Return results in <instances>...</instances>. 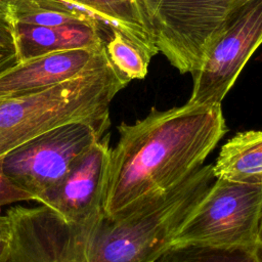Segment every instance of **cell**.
Instances as JSON below:
<instances>
[{"mask_svg": "<svg viewBox=\"0 0 262 262\" xmlns=\"http://www.w3.org/2000/svg\"><path fill=\"white\" fill-rule=\"evenodd\" d=\"M15 50L20 62L51 52L105 45L103 32L112 30L99 20L71 23L59 26H33L12 23Z\"/></svg>", "mask_w": 262, "mask_h": 262, "instance_id": "cell-10", "label": "cell"}, {"mask_svg": "<svg viewBox=\"0 0 262 262\" xmlns=\"http://www.w3.org/2000/svg\"><path fill=\"white\" fill-rule=\"evenodd\" d=\"M8 19L11 24L33 26H59L99 20L94 14L69 0H16Z\"/></svg>", "mask_w": 262, "mask_h": 262, "instance_id": "cell-13", "label": "cell"}, {"mask_svg": "<svg viewBox=\"0 0 262 262\" xmlns=\"http://www.w3.org/2000/svg\"><path fill=\"white\" fill-rule=\"evenodd\" d=\"M105 53L100 48H80L47 53L19 62L0 75V99L35 92L71 80L86 72Z\"/></svg>", "mask_w": 262, "mask_h": 262, "instance_id": "cell-9", "label": "cell"}, {"mask_svg": "<svg viewBox=\"0 0 262 262\" xmlns=\"http://www.w3.org/2000/svg\"><path fill=\"white\" fill-rule=\"evenodd\" d=\"M94 14L111 30H117L147 51H159L143 24L135 0H69Z\"/></svg>", "mask_w": 262, "mask_h": 262, "instance_id": "cell-12", "label": "cell"}, {"mask_svg": "<svg viewBox=\"0 0 262 262\" xmlns=\"http://www.w3.org/2000/svg\"><path fill=\"white\" fill-rule=\"evenodd\" d=\"M9 237V227L6 216H0V241H6Z\"/></svg>", "mask_w": 262, "mask_h": 262, "instance_id": "cell-18", "label": "cell"}, {"mask_svg": "<svg viewBox=\"0 0 262 262\" xmlns=\"http://www.w3.org/2000/svg\"><path fill=\"white\" fill-rule=\"evenodd\" d=\"M216 178L262 185V131L235 134L222 147L213 165Z\"/></svg>", "mask_w": 262, "mask_h": 262, "instance_id": "cell-11", "label": "cell"}, {"mask_svg": "<svg viewBox=\"0 0 262 262\" xmlns=\"http://www.w3.org/2000/svg\"><path fill=\"white\" fill-rule=\"evenodd\" d=\"M16 0H0V14L8 18L10 10Z\"/></svg>", "mask_w": 262, "mask_h": 262, "instance_id": "cell-19", "label": "cell"}, {"mask_svg": "<svg viewBox=\"0 0 262 262\" xmlns=\"http://www.w3.org/2000/svg\"><path fill=\"white\" fill-rule=\"evenodd\" d=\"M156 262H262V244L214 246L173 244Z\"/></svg>", "mask_w": 262, "mask_h": 262, "instance_id": "cell-14", "label": "cell"}, {"mask_svg": "<svg viewBox=\"0 0 262 262\" xmlns=\"http://www.w3.org/2000/svg\"><path fill=\"white\" fill-rule=\"evenodd\" d=\"M104 134L86 123L49 130L1 158L5 175L38 202L56 187L74 163Z\"/></svg>", "mask_w": 262, "mask_h": 262, "instance_id": "cell-7", "label": "cell"}, {"mask_svg": "<svg viewBox=\"0 0 262 262\" xmlns=\"http://www.w3.org/2000/svg\"><path fill=\"white\" fill-rule=\"evenodd\" d=\"M15 48L0 47V75L19 63Z\"/></svg>", "mask_w": 262, "mask_h": 262, "instance_id": "cell-17", "label": "cell"}, {"mask_svg": "<svg viewBox=\"0 0 262 262\" xmlns=\"http://www.w3.org/2000/svg\"><path fill=\"white\" fill-rule=\"evenodd\" d=\"M110 136L93 143L70 171L39 203L73 223H83L100 216L110 162Z\"/></svg>", "mask_w": 262, "mask_h": 262, "instance_id": "cell-8", "label": "cell"}, {"mask_svg": "<svg viewBox=\"0 0 262 262\" xmlns=\"http://www.w3.org/2000/svg\"><path fill=\"white\" fill-rule=\"evenodd\" d=\"M8 244L6 241H0V262H7Z\"/></svg>", "mask_w": 262, "mask_h": 262, "instance_id": "cell-20", "label": "cell"}, {"mask_svg": "<svg viewBox=\"0 0 262 262\" xmlns=\"http://www.w3.org/2000/svg\"><path fill=\"white\" fill-rule=\"evenodd\" d=\"M111 148L102 211L114 216L142 199L163 193L198 170L227 132L221 105L159 111L121 123Z\"/></svg>", "mask_w": 262, "mask_h": 262, "instance_id": "cell-1", "label": "cell"}, {"mask_svg": "<svg viewBox=\"0 0 262 262\" xmlns=\"http://www.w3.org/2000/svg\"><path fill=\"white\" fill-rule=\"evenodd\" d=\"M262 44V0H246L227 16L191 73L187 103L221 105L247 61Z\"/></svg>", "mask_w": 262, "mask_h": 262, "instance_id": "cell-6", "label": "cell"}, {"mask_svg": "<svg viewBox=\"0 0 262 262\" xmlns=\"http://www.w3.org/2000/svg\"><path fill=\"white\" fill-rule=\"evenodd\" d=\"M246 0H135L159 52L181 74L194 72L227 16Z\"/></svg>", "mask_w": 262, "mask_h": 262, "instance_id": "cell-4", "label": "cell"}, {"mask_svg": "<svg viewBox=\"0 0 262 262\" xmlns=\"http://www.w3.org/2000/svg\"><path fill=\"white\" fill-rule=\"evenodd\" d=\"M129 82L105 52L76 78L0 99V159L28 140L71 123H86L104 134L111 125L110 104Z\"/></svg>", "mask_w": 262, "mask_h": 262, "instance_id": "cell-3", "label": "cell"}, {"mask_svg": "<svg viewBox=\"0 0 262 262\" xmlns=\"http://www.w3.org/2000/svg\"><path fill=\"white\" fill-rule=\"evenodd\" d=\"M34 201L33 196L16 186L4 173L0 159V205Z\"/></svg>", "mask_w": 262, "mask_h": 262, "instance_id": "cell-16", "label": "cell"}, {"mask_svg": "<svg viewBox=\"0 0 262 262\" xmlns=\"http://www.w3.org/2000/svg\"><path fill=\"white\" fill-rule=\"evenodd\" d=\"M105 52L115 70L129 81L143 79L147 74V68L152 57L147 51L117 30H112L105 42Z\"/></svg>", "mask_w": 262, "mask_h": 262, "instance_id": "cell-15", "label": "cell"}, {"mask_svg": "<svg viewBox=\"0 0 262 262\" xmlns=\"http://www.w3.org/2000/svg\"><path fill=\"white\" fill-rule=\"evenodd\" d=\"M0 207H1V205H0ZM0 212H1V209H0Z\"/></svg>", "mask_w": 262, "mask_h": 262, "instance_id": "cell-22", "label": "cell"}, {"mask_svg": "<svg viewBox=\"0 0 262 262\" xmlns=\"http://www.w3.org/2000/svg\"><path fill=\"white\" fill-rule=\"evenodd\" d=\"M216 177L202 165L171 189L142 199L89 224L88 262H156Z\"/></svg>", "mask_w": 262, "mask_h": 262, "instance_id": "cell-2", "label": "cell"}, {"mask_svg": "<svg viewBox=\"0 0 262 262\" xmlns=\"http://www.w3.org/2000/svg\"><path fill=\"white\" fill-rule=\"evenodd\" d=\"M262 225V185L216 178L173 244L254 245Z\"/></svg>", "mask_w": 262, "mask_h": 262, "instance_id": "cell-5", "label": "cell"}, {"mask_svg": "<svg viewBox=\"0 0 262 262\" xmlns=\"http://www.w3.org/2000/svg\"><path fill=\"white\" fill-rule=\"evenodd\" d=\"M259 243L262 244V225H261V229H260V233H259Z\"/></svg>", "mask_w": 262, "mask_h": 262, "instance_id": "cell-21", "label": "cell"}]
</instances>
